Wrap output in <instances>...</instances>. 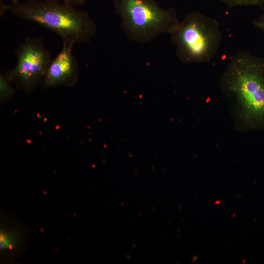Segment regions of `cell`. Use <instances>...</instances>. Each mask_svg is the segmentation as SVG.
I'll return each instance as SVG.
<instances>
[{"instance_id": "cell-11", "label": "cell", "mask_w": 264, "mask_h": 264, "mask_svg": "<svg viewBox=\"0 0 264 264\" xmlns=\"http://www.w3.org/2000/svg\"><path fill=\"white\" fill-rule=\"evenodd\" d=\"M11 1V3H18L21 1H22L25 0H10Z\"/></svg>"}, {"instance_id": "cell-7", "label": "cell", "mask_w": 264, "mask_h": 264, "mask_svg": "<svg viewBox=\"0 0 264 264\" xmlns=\"http://www.w3.org/2000/svg\"><path fill=\"white\" fill-rule=\"evenodd\" d=\"M229 7L256 6L262 7L264 0H219Z\"/></svg>"}, {"instance_id": "cell-3", "label": "cell", "mask_w": 264, "mask_h": 264, "mask_svg": "<svg viewBox=\"0 0 264 264\" xmlns=\"http://www.w3.org/2000/svg\"><path fill=\"white\" fill-rule=\"evenodd\" d=\"M121 27L129 39L140 43L161 34H172L178 27L176 10L162 8L156 0H113Z\"/></svg>"}, {"instance_id": "cell-2", "label": "cell", "mask_w": 264, "mask_h": 264, "mask_svg": "<svg viewBox=\"0 0 264 264\" xmlns=\"http://www.w3.org/2000/svg\"><path fill=\"white\" fill-rule=\"evenodd\" d=\"M0 14L10 12L22 20L36 23L75 44L88 43L97 34L95 22L86 11L60 0H25L9 4L0 1Z\"/></svg>"}, {"instance_id": "cell-1", "label": "cell", "mask_w": 264, "mask_h": 264, "mask_svg": "<svg viewBox=\"0 0 264 264\" xmlns=\"http://www.w3.org/2000/svg\"><path fill=\"white\" fill-rule=\"evenodd\" d=\"M220 85L234 128L241 132L264 130V58L239 50Z\"/></svg>"}, {"instance_id": "cell-4", "label": "cell", "mask_w": 264, "mask_h": 264, "mask_svg": "<svg viewBox=\"0 0 264 264\" xmlns=\"http://www.w3.org/2000/svg\"><path fill=\"white\" fill-rule=\"evenodd\" d=\"M170 35L176 56L187 64L209 62L222 40L218 22L197 11L187 14Z\"/></svg>"}, {"instance_id": "cell-6", "label": "cell", "mask_w": 264, "mask_h": 264, "mask_svg": "<svg viewBox=\"0 0 264 264\" xmlns=\"http://www.w3.org/2000/svg\"><path fill=\"white\" fill-rule=\"evenodd\" d=\"M63 42L61 51L52 59L43 79L44 88L72 85L77 80L78 65L72 52L74 44Z\"/></svg>"}, {"instance_id": "cell-9", "label": "cell", "mask_w": 264, "mask_h": 264, "mask_svg": "<svg viewBox=\"0 0 264 264\" xmlns=\"http://www.w3.org/2000/svg\"><path fill=\"white\" fill-rule=\"evenodd\" d=\"M255 27L264 31V10L262 14L253 22Z\"/></svg>"}, {"instance_id": "cell-5", "label": "cell", "mask_w": 264, "mask_h": 264, "mask_svg": "<svg viewBox=\"0 0 264 264\" xmlns=\"http://www.w3.org/2000/svg\"><path fill=\"white\" fill-rule=\"evenodd\" d=\"M17 58L15 66L6 75L26 91L43 81L52 61L50 52L41 37H26L14 50Z\"/></svg>"}, {"instance_id": "cell-10", "label": "cell", "mask_w": 264, "mask_h": 264, "mask_svg": "<svg viewBox=\"0 0 264 264\" xmlns=\"http://www.w3.org/2000/svg\"><path fill=\"white\" fill-rule=\"evenodd\" d=\"M71 6L77 7L83 5L86 0H60Z\"/></svg>"}, {"instance_id": "cell-8", "label": "cell", "mask_w": 264, "mask_h": 264, "mask_svg": "<svg viewBox=\"0 0 264 264\" xmlns=\"http://www.w3.org/2000/svg\"><path fill=\"white\" fill-rule=\"evenodd\" d=\"M10 80L7 75L0 74V95L2 99H5L12 95L14 88L10 84Z\"/></svg>"}]
</instances>
